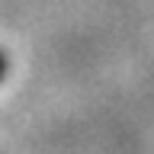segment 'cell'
Returning a JSON list of instances; mask_svg holds the SVG:
<instances>
[{
	"mask_svg": "<svg viewBox=\"0 0 154 154\" xmlns=\"http://www.w3.org/2000/svg\"><path fill=\"white\" fill-rule=\"evenodd\" d=\"M3 74H7V58L0 55V77H3Z\"/></svg>",
	"mask_w": 154,
	"mask_h": 154,
	"instance_id": "1",
	"label": "cell"
}]
</instances>
